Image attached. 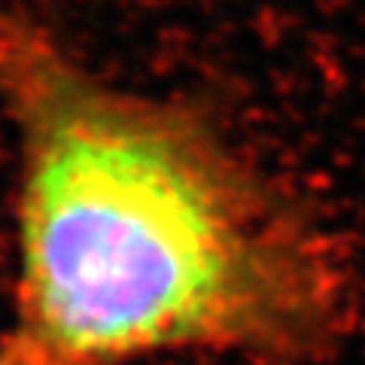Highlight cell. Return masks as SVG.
Wrapping results in <instances>:
<instances>
[{
    "mask_svg": "<svg viewBox=\"0 0 365 365\" xmlns=\"http://www.w3.org/2000/svg\"><path fill=\"white\" fill-rule=\"evenodd\" d=\"M0 107L19 162L0 341L28 365H311L347 338L338 244L198 107L107 83L13 6Z\"/></svg>",
    "mask_w": 365,
    "mask_h": 365,
    "instance_id": "6da1fadb",
    "label": "cell"
},
{
    "mask_svg": "<svg viewBox=\"0 0 365 365\" xmlns=\"http://www.w3.org/2000/svg\"><path fill=\"white\" fill-rule=\"evenodd\" d=\"M0 365H28V362L21 359L13 347H6L4 341H0Z\"/></svg>",
    "mask_w": 365,
    "mask_h": 365,
    "instance_id": "7a4b0ae2",
    "label": "cell"
}]
</instances>
